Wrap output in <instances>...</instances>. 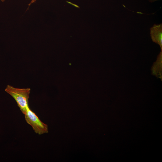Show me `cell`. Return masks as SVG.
Masks as SVG:
<instances>
[{
	"instance_id": "277c9868",
	"label": "cell",
	"mask_w": 162,
	"mask_h": 162,
	"mask_svg": "<svg viewBox=\"0 0 162 162\" xmlns=\"http://www.w3.org/2000/svg\"><path fill=\"white\" fill-rule=\"evenodd\" d=\"M36 0H32L29 3V4H28V8H29V7L33 3H34V2H35L36 1Z\"/></svg>"
},
{
	"instance_id": "3957f363",
	"label": "cell",
	"mask_w": 162,
	"mask_h": 162,
	"mask_svg": "<svg viewBox=\"0 0 162 162\" xmlns=\"http://www.w3.org/2000/svg\"><path fill=\"white\" fill-rule=\"evenodd\" d=\"M151 38L154 42L159 44L162 50V24H154L150 28Z\"/></svg>"
},
{
	"instance_id": "7a4b0ae2",
	"label": "cell",
	"mask_w": 162,
	"mask_h": 162,
	"mask_svg": "<svg viewBox=\"0 0 162 162\" xmlns=\"http://www.w3.org/2000/svg\"><path fill=\"white\" fill-rule=\"evenodd\" d=\"M24 114L26 122L32 127L36 133L41 135L48 132L47 125L41 122L29 107Z\"/></svg>"
},
{
	"instance_id": "6da1fadb",
	"label": "cell",
	"mask_w": 162,
	"mask_h": 162,
	"mask_svg": "<svg viewBox=\"0 0 162 162\" xmlns=\"http://www.w3.org/2000/svg\"><path fill=\"white\" fill-rule=\"evenodd\" d=\"M5 91L15 99L22 113L24 114L29 107L28 99L30 89L17 88L8 85Z\"/></svg>"
},
{
	"instance_id": "5b68a950",
	"label": "cell",
	"mask_w": 162,
	"mask_h": 162,
	"mask_svg": "<svg viewBox=\"0 0 162 162\" xmlns=\"http://www.w3.org/2000/svg\"><path fill=\"white\" fill-rule=\"evenodd\" d=\"M0 1H1L2 2H4L5 1V0H0Z\"/></svg>"
}]
</instances>
